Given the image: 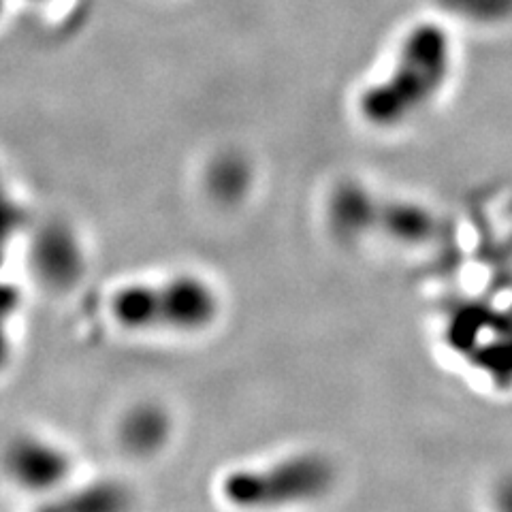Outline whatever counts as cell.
<instances>
[{"mask_svg": "<svg viewBox=\"0 0 512 512\" xmlns=\"http://www.w3.org/2000/svg\"><path fill=\"white\" fill-rule=\"evenodd\" d=\"M453 50L436 24L416 26L399 47L391 73L361 94L359 111L376 128L408 122L436 99L451 73Z\"/></svg>", "mask_w": 512, "mask_h": 512, "instance_id": "cell-1", "label": "cell"}, {"mask_svg": "<svg viewBox=\"0 0 512 512\" xmlns=\"http://www.w3.org/2000/svg\"><path fill=\"white\" fill-rule=\"evenodd\" d=\"M218 310L216 291L199 276L126 284L109 301L116 323L133 331L195 333L210 327Z\"/></svg>", "mask_w": 512, "mask_h": 512, "instance_id": "cell-2", "label": "cell"}, {"mask_svg": "<svg viewBox=\"0 0 512 512\" xmlns=\"http://www.w3.org/2000/svg\"><path fill=\"white\" fill-rule=\"evenodd\" d=\"M333 478L325 457L297 453L263 468L229 472L222 480V495L239 508H278L320 498L331 489Z\"/></svg>", "mask_w": 512, "mask_h": 512, "instance_id": "cell-3", "label": "cell"}, {"mask_svg": "<svg viewBox=\"0 0 512 512\" xmlns=\"http://www.w3.org/2000/svg\"><path fill=\"white\" fill-rule=\"evenodd\" d=\"M30 265L45 286L54 291H67L82 280L86 271L82 242L67 224H45L32 239Z\"/></svg>", "mask_w": 512, "mask_h": 512, "instance_id": "cell-4", "label": "cell"}, {"mask_svg": "<svg viewBox=\"0 0 512 512\" xmlns=\"http://www.w3.org/2000/svg\"><path fill=\"white\" fill-rule=\"evenodd\" d=\"M7 472L20 487L47 493L64 485L71 459L60 446L35 436H22L7 448Z\"/></svg>", "mask_w": 512, "mask_h": 512, "instance_id": "cell-5", "label": "cell"}, {"mask_svg": "<svg viewBox=\"0 0 512 512\" xmlns=\"http://www.w3.org/2000/svg\"><path fill=\"white\" fill-rule=\"evenodd\" d=\"M380 205L370 190L357 184H344L329 201L331 227L342 237H361L378 229Z\"/></svg>", "mask_w": 512, "mask_h": 512, "instance_id": "cell-6", "label": "cell"}, {"mask_svg": "<svg viewBox=\"0 0 512 512\" xmlns=\"http://www.w3.org/2000/svg\"><path fill=\"white\" fill-rule=\"evenodd\" d=\"M171 434L169 416L154 404H139L120 423V440L135 455H152L163 448Z\"/></svg>", "mask_w": 512, "mask_h": 512, "instance_id": "cell-7", "label": "cell"}, {"mask_svg": "<svg viewBox=\"0 0 512 512\" xmlns=\"http://www.w3.org/2000/svg\"><path fill=\"white\" fill-rule=\"evenodd\" d=\"M378 229L404 244H419L431 235L434 218L421 205L406 201H382Z\"/></svg>", "mask_w": 512, "mask_h": 512, "instance_id": "cell-8", "label": "cell"}, {"mask_svg": "<svg viewBox=\"0 0 512 512\" xmlns=\"http://www.w3.org/2000/svg\"><path fill=\"white\" fill-rule=\"evenodd\" d=\"M250 182V165L239 154H222L207 169V190L222 203H235L242 199L250 190Z\"/></svg>", "mask_w": 512, "mask_h": 512, "instance_id": "cell-9", "label": "cell"}, {"mask_svg": "<svg viewBox=\"0 0 512 512\" xmlns=\"http://www.w3.org/2000/svg\"><path fill=\"white\" fill-rule=\"evenodd\" d=\"M126 493L118 485H94L82 489L79 493L71 495L64 502V508H77V510H114L126 506Z\"/></svg>", "mask_w": 512, "mask_h": 512, "instance_id": "cell-10", "label": "cell"}, {"mask_svg": "<svg viewBox=\"0 0 512 512\" xmlns=\"http://www.w3.org/2000/svg\"><path fill=\"white\" fill-rule=\"evenodd\" d=\"M442 3L476 22H495L508 15L512 7V0H442Z\"/></svg>", "mask_w": 512, "mask_h": 512, "instance_id": "cell-11", "label": "cell"}]
</instances>
